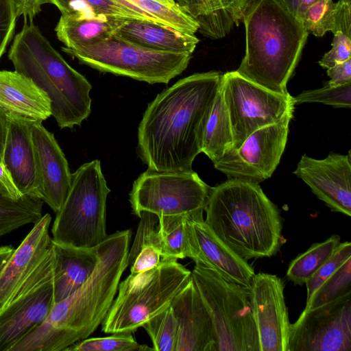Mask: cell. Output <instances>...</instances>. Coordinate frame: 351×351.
<instances>
[{"label":"cell","instance_id":"obj_1","mask_svg":"<svg viewBox=\"0 0 351 351\" xmlns=\"http://www.w3.org/2000/svg\"><path fill=\"white\" fill-rule=\"evenodd\" d=\"M218 71L197 73L158 93L138 128L137 152L148 169L192 170L202 152L204 128L221 86Z\"/></svg>","mask_w":351,"mask_h":351},{"label":"cell","instance_id":"obj_2","mask_svg":"<svg viewBox=\"0 0 351 351\" xmlns=\"http://www.w3.org/2000/svg\"><path fill=\"white\" fill-rule=\"evenodd\" d=\"M130 230L108 235L98 245L97 265L87 281L55 303L46 319L10 351H63L88 338L105 319L128 266Z\"/></svg>","mask_w":351,"mask_h":351},{"label":"cell","instance_id":"obj_3","mask_svg":"<svg viewBox=\"0 0 351 351\" xmlns=\"http://www.w3.org/2000/svg\"><path fill=\"white\" fill-rule=\"evenodd\" d=\"M204 221L245 261L276 254L283 243L280 211L257 183L236 178L210 187Z\"/></svg>","mask_w":351,"mask_h":351},{"label":"cell","instance_id":"obj_4","mask_svg":"<svg viewBox=\"0 0 351 351\" xmlns=\"http://www.w3.org/2000/svg\"><path fill=\"white\" fill-rule=\"evenodd\" d=\"M242 21L245 51L236 71L269 90L289 93L287 82L308 35L302 21L274 0H251Z\"/></svg>","mask_w":351,"mask_h":351},{"label":"cell","instance_id":"obj_5","mask_svg":"<svg viewBox=\"0 0 351 351\" xmlns=\"http://www.w3.org/2000/svg\"><path fill=\"white\" fill-rule=\"evenodd\" d=\"M15 71L45 91L51 115L60 129L80 125L91 112L92 86L72 68L52 47L32 22L27 19L15 36L8 53Z\"/></svg>","mask_w":351,"mask_h":351},{"label":"cell","instance_id":"obj_6","mask_svg":"<svg viewBox=\"0 0 351 351\" xmlns=\"http://www.w3.org/2000/svg\"><path fill=\"white\" fill-rule=\"evenodd\" d=\"M191 271L177 260H162L152 269L132 274L119 282L107 315L105 333L133 332L168 308L187 284Z\"/></svg>","mask_w":351,"mask_h":351},{"label":"cell","instance_id":"obj_7","mask_svg":"<svg viewBox=\"0 0 351 351\" xmlns=\"http://www.w3.org/2000/svg\"><path fill=\"white\" fill-rule=\"evenodd\" d=\"M110 192L100 161L93 160L71 173L70 190L51 228L52 241L93 248L107 237L106 201Z\"/></svg>","mask_w":351,"mask_h":351},{"label":"cell","instance_id":"obj_8","mask_svg":"<svg viewBox=\"0 0 351 351\" xmlns=\"http://www.w3.org/2000/svg\"><path fill=\"white\" fill-rule=\"evenodd\" d=\"M191 278L211 317L217 351H260L249 289L199 263Z\"/></svg>","mask_w":351,"mask_h":351},{"label":"cell","instance_id":"obj_9","mask_svg":"<svg viewBox=\"0 0 351 351\" xmlns=\"http://www.w3.org/2000/svg\"><path fill=\"white\" fill-rule=\"evenodd\" d=\"M62 50L80 64L100 72L125 76L148 84H167L188 66L192 53L157 51L115 34L85 47Z\"/></svg>","mask_w":351,"mask_h":351},{"label":"cell","instance_id":"obj_10","mask_svg":"<svg viewBox=\"0 0 351 351\" xmlns=\"http://www.w3.org/2000/svg\"><path fill=\"white\" fill-rule=\"evenodd\" d=\"M51 248L0 305V351L10 349L40 325L54 304Z\"/></svg>","mask_w":351,"mask_h":351},{"label":"cell","instance_id":"obj_11","mask_svg":"<svg viewBox=\"0 0 351 351\" xmlns=\"http://www.w3.org/2000/svg\"><path fill=\"white\" fill-rule=\"evenodd\" d=\"M210 187L193 170L157 171L147 169L130 192L132 213L141 217L188 215L204 210Z\"/></svg>","mask_w":351,"mask_h":351},{"label":"cell","instance_id":"obj_12","mask_svg":"<svg viewBox=\"0 0 351 351\" xmlns=\"http://www.w3.org/2000/svg\"><path fill=\"white\" fill-rule=\"evenodd\" d=\"M221 90L238 149L253 132L293 114V97L269 90L236 71L222 74Z\"/></svg>","mask_w":351,"mask_h":351},{"label":"cell","instance_id":"obj_13","mask_svg":"<svg viewBox=\"0 0 351 351\" xmlns=\"http://www.w3.org/2000/svg\"><path fill=\"white\" fill-rule=\"evenodd\" d=\"M293 114L251 134L238 149H230L214 164L228 178L259 184L269 178L280 162Z\"/></svg>","mask_w":351,"mask_h":351},{"label":"cell","instance_id":"obj_14","mask_svg":"<svg viewBox=\"0 0 351 351\" xmlns=\"http://www.w3.org/2000/svg\"><path fill=\"white\" fill-rule=\"evenodd\" d=\"M288 351H351V293L303 311L291 324Z\"/></svg>","mask_w":351,"mask_h":351},{"label":"cell","instance_id":"obj_15","mask_svg":"<svg viewBox=\"0 0 351 351\" xmlns=\"http://www.w3.org/2000/svg\"><path fill=\"white\" fill-rule=\"evenodd\" d=\"M284 284L276 275L254 274L249 295L260 351H288L291 324Z\"/></svg>","mask_w":351,"mask_h":351},{"label":"cell","instance_id":"obj_16","mask_svg":"<svg viewBox=\"0 0 351 351\" xmlns=\"http://www.w3.org/2000/svg\"><path fill=\"white\" fill-rule=\"evenodd\" d=\"M332 211L351 215V155L331 152L317 160L304 154L293 172Z\"/></svg>","mask_w":351,"mask_h":351},{"label":"cell","instance_id":"obj_17","mask_svg":"<svg viewBox=\"0 0 351 351\" xmlns=\"http://www.w3.org/2000/svg\"><path fill=\"white\" fill-rule=\"evenodd\" d=\"M189 258L217 272L224 279L249 289L254 269L225 245L206 224L203 210L186 215Z\"/></svg>","mask_w":351,"mask_h":351},{"label":"cell","instance_id":"obj_18","mask_svg":"<svg viewBox=\"0 0 351 351\" xmlns=\"http://www.w3.org/2000/svg\"><path fill=\"white\" fill-rule=\"evenodd\" d=\"M31 134L38 195L56 213L71 187L68 162L53 134L41 122L32 123Z\"/></svg>","mask_w":351,"mask_h":351},{"label":"cell","instance_id":"obj_19","mask_svg":"<svg viewBox=\"0 0 351 351\" xmlns=\"http://www.w3.org/2000/svg\"><path fill=\"white\" fill-rule=\"evenodd\" d=\"M170 306L178 324L176 351H217L211 317L191 278Z\"/></svg>","mask_w":351,"mask_h":351},{"label":"cell","instance_id":"obj_20","mask_svg":"<svg viewBox=\"0 0 351 351\" xmlns=\"http://www.w3.org/2000/svg\"><path fill=\"white\" fill-rule=\"evenodd\" d=\"M7 118L3 163L22 195L40 198L31 134L34 122L14 114H7Z\"/></svg>","mask_w":351,"mask_h":351},{"label":"cell","instance_id":"obj_21","mask_svg":"<svg viewBox=\"0 0 351 351\" xmlns=\"http://www.w3.org/2000/svg\"><path fill=\"white\" fill-rule=\"evenodd\" d=\"M51 221V217L49 213L43 215L19 247L14 249L0 272V305L49 250Z\"/></svg>","mask_w":351,"mask_h":351},{"label":"cell","instance_id":"obj_22","mask_svg":"<svg viewBox=\"0 0 351 351\" xmlns=\"http://www.w3.org/2000/svg\"><path fill=\"white\" fill-rule=\"evenodd\" d=\"M0 109L32 122L42 123L51 116L47 94L16 71H0Z\"/></svg>","mask_w":351,"mask_h":351},{"label":"cell","instance_id":"obj_23","mask_svg":"<svg viewBox=\"0 0 351 351\" xmlns=\"http://www.w3.org/2000/svg\"><path fill=\"white\" fill-rule=\"evenodd\" d=\"M54 256L53 295L55 303L65 299L89 278L98 261V245L77 248L51 242Z\"/></svg>","mask_w":351,"mask_h":351},{"label":"cell","instance_id":"obj_24","mask_svg":"<svg viewBox=\"0 0 351 351\" xmlns=\"http://www.w3.org/2000/svg\"><path fill=\"white\" fill-rule=\"evenodd\" d=\"M179 8L196 20L198 31L212 39L228 34L238 26L251 0H174Z\"/></svg>","mask_w":351,"mask_h":351},{"label":"cell","instance_id":"obj_25","mask_svg":"<svg viewBox=\"0 0 351 351\" xmlns=\"http://www.w3.org/2000/svg\"><path fill=\"white\" fill-rule=\"evenodd\" d=\"M114 34L148 49L176 53H193L199 43L195 34L134 19H128Z\"/></svg>","mask_w":351,"mask_h":351},{"label":"cell","instance_id":"obj_26","mask_svg":"<svg viewBox=\"0 0 351 351\" xmlns=\"http://www.w3.org/2000/svg\"><path fill=\"white\" fill-rule=\"evenodd\" d=\"M130 18L114 16L74 17L61 15L55 31L66 49L94 45L114 34Z\"/></svg>","mask_w":351,"mask_h":351},{"label":"cell","instance_id":"obj_27","mask_svg":"<svg viewBox=\"0 0 351 351\" xmlns=\"http://www.w3.org/2000/svg\"><path fill=\"white\" fill-rule=\"evenodd\" d=\"M43 201L36 197L12 195L0 182V237L43 217Z\"/></svg>","mask_w":351,"mask_h":351},{"label":"cell","instance_id":"obj_28","mask_svg":"<svg viewBox=\"0 0 351 351\" xmlns=\"http://www.w3.org/2000/svg\"><path fill=\"white\" fill-rule=\"evenodd\" d=\"M232 144L231 125L220 86L204 128L202 152L215 164Z\"/></svg>","mask_w":351,"mask_h":351},{"label":"cell","instance_id":"obj_29","mask_svg":"<svg viewBox=\"0 0 351 351\" xmlns=\"http://www.w3.org/2000/svg\"><path fill=\"white\" fill-rule=\"evenodd\" d=\"M340 241L339 235L332 234L324 241L312 245L290 263L287 271V278L295 284H305L330 258Z\"/></svg>","mask_w":351,"mask_h":351},{"label":"cell","instance_id":"obj_30","mask_svg":"<svg viewBox=\"0 0 351 351\" xmlns=\"http://www.w3.org/2000/svg\"><path fill=\"white\" fill-rule=\"evenodd\" d=\"M186 215L158 217V233L162 247V260L189 258V244L186 223Z\"/></svg>","mask_w":351,"mask_h":351},{"label":"cell","instance_id":"obj_31","mask_svg":"<svg viewBox=\"0 0 351 351\" xmlns=\"http://www.w3.org/2000/svg\"><path fill=\"white\" fill-rule=\"evenodd\" d=\"M49 3L54 4L64 16H114L143 20L140 15L113 0H49Z\"/></svg>","mask_w":351,"mask_h":351},{"label":"cell","instance_id":"obj_32","mask_svg":"<svg viewBox=\"0 0 351 351\" xmlns=\"http://www.w3.org/2000/svg\"><path fill=\"white\" fill-rule=\"evenodd\" d=\"M351 293V257L330 275L306 302L304 311L331 302Z\"/></svg>","mask_w":351,"mask_h":351},{"label":"cell","instance_id":"obj_33","mask_svg":"<svg viewBox=\"0 0 351 351\" xmlns=\"http://www.w3.org/2000/svg\"><path fill=\"white\" fill-rule=\"evenodd\" d=\"M156 351H176L178 324L171 306L147 321L143 326Z\"/></svg>","mask_w":351,"mask_h":351},{"label":"cell","instance_id":"obj_34","mask_svg":"<svg viewBox=\"0 0 351 351\" xmlns=\"http://www.w3.org/2000/svg\"><path fill=\"white\" fill-rule=\"evenodd\" d=\"M66 351H150L147 345L138 343L132 332L112 333L105 337L86 338L66 349Z\"/></svg>","mask_w":351,"mask_h":351},{"label":"cell","instance_id":"obj_35","mask_svg":"<svg viewBox=\"0 0 351 351\" xmlns=\"http://www.w3.org/2000/svg\"><path fill=\"white\" fill-rule=\"evenodd\" d=\"M337 2L320 0L309 5L300 15V20L308 33L323 36L326 32H334L336 26Z\"/></svg>","mask_w":351,"mask_h":351},{"label":"cell","instance_id":"obj_36","mask_svg":"<svg viewBox=\"0 0 351 351\" xmlns=\"http://www.w3.org/2000/svg\"><path fill=\"white\" fill-rule=\"evenodd\" d=\"M295 105L303 103H322L335 108L351 107V83L341 86L326 85L321 88L304 90L293 97Z\"/></svg>","mask_w":351,"mask_h":351},{"label":"cell","instance_id":"obj_37","mask_svg":"<svg viewBox=\"0 0 351 351\" xmlns=\"http://www.w3.org/2000/svg\"><path fill=\"white\" fill-rule=\"evenodd\" d=\"M139 218L141 221L134 241L128 252V265L133 263L140 250L145 246L156 247L162 253V260L163 257L162 247L158 233V217L153 213L145 212Z\"/></svg>","mask_w":351,"mask_h":351},{"label":"cell","instance_id":"obj_38","mask_svg":"<svg viewBox=\"0 0 351 351\" xmlns=\"http://www.w3.org/2000/svg\"><path fill=\"white\" fill-rule=\"evenodd\" d=\"M350 257V242L340 243L330 258L306 282V302L310 300L320 285Z\"/></svg>","mask_w":351,"mask_h":351},{"label":"cell","instance_id":"obj_39","mask_svg":"<svg viewBox=\"0 0 351 351\" xmlns=\"http://www.w3.org/2000/svg\"><path fill=\"white\" fill-rule=\"evenodd\" d=\"M333 34L331 49L319 61V64L326 69L351 58V37L340 32Z\"/></svg>","mask_w":351,"mask_h":351},{"label":"cell","instance_id":"obj_40","mask_svg":"<svg viewBox=\"0 0 351 351\" xmlns=\"http://www.w3.org/2000/svg\"><path fill=\"white\" fill-rule=\"evenodd\" d=\"M17 16L13 0H0V59L11 40Z\"/></svg>","mask_w":351,"mask_h":351},{"label":"cell","instance_id":"obj_41","mask_svg":"<svg viewBox=\"0 0 351 351\" xmlns=\"http://www.w3.org/2000/svg\"><path fill=\"white\" fill-rule=\"evenodd\" d=\"M140 15L143 20L156 23L154 16L160 6V1L171 6H178L174 0H113ZM179 8V7H178Z\"/></svg>","mask_w":351,"mask_h":351},{"label":"cell","instance_id":"obj_42","mask_svg":"<svg viewBox=\"0 0 351 351\" xmlns=\"http://www.w3.org/2000/svg\"><path fill=\"white\" fill-rule=\"evenodd\" d=\"M161 261L162 253L158 248L154 246L143 247L131 265L130 272L135 274L149 270Z\"/></svg>","mask_w":351,"mask_h":351},{"label":"cell","instance_id":"obj_43","mask_svg":"<svg viewBox=\"0 0 351 351\" xmlns=\"http://www.w3.org/2000/svg\"><path fill=\"white\" fill-rule=\"evenodd\" d=\"M326 73L330 78L327 84L329 86L351 83V58L328 69Z\"/></svg>","mask_w":351,"mask_h":351},{"label":"cell","instance_id":"obj_44","mask_svg":"<svg viewBox=\"0 0 351 351\" xmlns=\"http://www.w3.org/2000/svg\"><path fill=\"white\" fill-rule=\"evenodd\" d=\"M17 18L23 15L32 22L33 19L41 11V5L50 3L49 0H13Z\"/></svg>","mask_w":351,"mask_h":351},{"label":"cell","instance_id":"obj_45","mask_svg":"<svg viewBox=\"0 0 351 351\" xmlns=\"http://www.w3.org/2000/svg\"><path fill=\"white\" fill-rule=\"evenodd\" d=\"M340 32L351 37V4L337 1L336 26L333 34Z\"/></svg>","mask_w":351,"mask_h":351},{"label":"cell","instance_id":"obj_46","mask_svg":"<svg viewBox=\"0 0 351 351\" xmlns=\"http://www.w3.org/2000/svg\"><path fill=\"white\" fill-rule=\"evenodd\" d=\"M0 182L13 196L19 198L23 196L16 188L14 181L3 163L0 162Z\"/></svg>","mask_w":351,"mask_h":351},{"label":"cell","instance_id":"obj_47","mask_svg":"<svg viewBox=\"0 0 351 351\" xmlns=\"http://www.w3.org/2000/svg\"><path fill=\"white\" fill-rule=\"evenodd\" d=\"M7 114L1 109H0V162L1 163H3V156L7 136Z\"/></svg>","mask_w":351,"mask_h":351},{"label":"cell","instance_id":"obj_48","mask_svg":"<svg viewBox=\"0 0 351 351\" xmlns=\"http://www.w3.org/2000/svg\"><path fill=\"white\" fill-rule=\"evenodd\" d=\"M285 10L298 18L299 0H274Z\"/></svg>","mask_w":351,"mask_h":351},{"label":"cell","instance_id":"obj_49","mask_svg":"<svg viewBox=\"0 0 351 351\" xmlns=\"http://www.w3.org/2000/svg\"><path fill=\"white\" fill-rule=\"evenodd\" d=\"M14 248L11 245H5L0 247V272L10 259Z\"/></svg>","mask_w":351,"mask_h":351},{"label":"cell","instance_id":"obj_50","mask_svg":"<svg viewBox=\"0 0 351 351\" xmlns=\"http://www.w3.org/2000/svg\"><path fill=\"white\" fill-rule=\"evenodd\" d=\"M320 0H299L298 3V19L303 12L311 4Z\"/></svg>","mask_w":351,"mask_h":351},{"label":"cell","instance_id":"obj_51","mask_svg":"<svg viewBox=\"0 0 351 351\" xmlns=\"http://www.w3.org/2000/svg\"><path fill=\"white\" fill-rule=\"evenodd\" d=\"M341 2L351 4V0H339Z\"/></svg>","mask_w":351,"mask_h":351}]
</instances>
